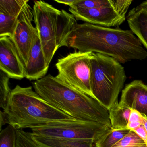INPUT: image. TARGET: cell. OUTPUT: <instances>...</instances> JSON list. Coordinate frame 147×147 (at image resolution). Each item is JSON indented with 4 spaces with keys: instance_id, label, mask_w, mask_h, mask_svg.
I'll return each mask as SVG.
<instances>
[{
    "instance_id": "cell-9",
    "label": "cell",
    "mask_w": 147,
    "mask_h": 147,
    "mask_svg": "<svg viewBox=\"0 0 147 147\" xmlns=\"http://www.w3.org/2000/svg\"><path fill=\"white\" fill-rule=\"evenodd\" d=\"M0 70L9 78H24V65L11 38L0 37Z\"/></svg>"
},
{
    "instance_id": "cell-31",
    "label": "cell",
    "mask_w": 147,
    "mask_h": 147,
    "mask_svg": "<svg viewBox=\"0 0 147 147\" xmlns=\"http://www.w3.org/2000/svg\"><path fill=\"white\" fill-rule=\"evenodd\" d=\"M147 147V144H144V145H143V146H141V147Z\"/></svg>"
},
{
    "instance_id": "cell-25",
    "label": "cell",
    "mask_w": 147,
    "mask_h": 147,
    "mask_svg": "<svg viewBox=\"0 0 147 147\" xmlns=\"http://www.w3.org/2000/svg\"><path fill=\"white\" fill-rule=\"evenodd\" d=\"M132 131L136 132L147 145V133L143 125H141L139 127Z\"/></svg>"
},
{
    "instance_id": "cell-30",
    "label": "cell",
    "mask_w": 147,
    "mask_h": 147,
    "mask_svg": "<svg viewBox=\"0 0 147 147\" xmlns=\"http://www.w3.org/2000/svg\"><path fill=\"white\" fill-rule=\"evenodd\" d=\"M142 124L143 125L147 133V118L144 116H142Z\"/></svg>"
},
{
    "instance_id": "cell-11",
    "label": "cell",
    "mask_w": 147,
    "mask_h": 147,
    "mask_svg": "<svg viewBox=\"0 0 147 147\" xmlns=\"http://www.w3.org/2000/svg\"><path fill=\"white\" fill-rule=\"evenodd\" d=\"M119 103L147 118V85L138 80L126 85L122 91Z\"/></svg>"
},
{
    "instance_id": "cell-8",
    "label": "cell",
    "mask_w": 147,
    "mask_h": 147,
    "mask_svg": "<svg viewBox=\"0 0 147 147\" xmlns=\"http://www.w3.org/2000/svg\"><path fill=\"white\" fill-rule=\"evenodd\" d=\"M32 9L27 3L24 7L11 39L14 43L24 66L28 62L38 32L32 24Z\"/></svg>"
},
{
    "instance_id": "cell-13",
    "label": "cell",
    "mask_w": 147,
    "mask_h": 147,
    "mask_svg": "<svg viewBox=\"0 0 147 147\" xmlns=\"http://www.w3.org/2000/svg\"><path fill=\"white\" fill-rule=\"evenodd\" d=\"M126 18L131 30L147 49V1L131 9Z\"/></svg>"
},
{
    "instance_id": "cell-16",
    "label": "cell",
    "mask_w": 147,
    "mask_h": 147,
    "mask_svg": "<svg viewBox=\"0 0 147 147\" xmlns=\"http://www.w3.org/2000/svg\"><path fill=\"white\" fill-rule=\"evenodd\" d=\"M19 17L0 12V37L12 38Z\"/></svg>"
},
{
    "instance_id": "cell-3",
    "label": "cell",
    "mask_w": 147,
    "mask_h": 147,
    "mask_svg": "<svg viewBox=\"0 0 147 147\" xmlns=\"http://www.w3.org/2000/svg\"><path fill=\"white\" fill-rule=\"evenodd\" d=\"M3 111L7 124L16 130L76 119L49 104L32 86L17 85L12 90L7 106Z\"/></svg>"
},
{
    "instance_id": "cell-24",
    "label": "cell",
    "mask_w": 147,
    "mask_h": 147,
    "mask_svg": "<svg viewBox=\"0 0 147 147\" xmlns=\"http://www.w3.org/2000/svg\"><path fill=\"white\" fill-rule=\"evenodd\" d=\"M112 7L120 17L125 19L127 11L132 3L131 0H110Z\"/></svg>"
},
{
    "instance_id": "cell-22",
    "label": "cell",
    "mask_w": 147,
    "mask_h": 147,
    "mask_svg": "<svg viewBox=\"0 0 147 147\" xmlns=\"http://www.w3.org/2000/svg\"><path fill=\"white\" fill-rule=\"evenodd\" d=\"M145 142L133 131H130L113 147H140Z\"/></svg>"
},
{
    "instance_id": "cell-26",
    "label": "cell",
    "mask_w": 147,
    "mask_h": 147,
    "mask_svg": "<svg viewBox=\"0 0 147 147\" xmlns=\"http://www.w3.org/2000/svg\"><path fill=\"white\" fill-rule=\"evenodd\" d=\"M139 122L142 123V115L137 111L131 110L129 122Z\"/></svg>"
},
{
    "instance_id": "cell-18",
    "label": "cell",
    "mask_w": 147,
    "mask_h": 147,
    "mask_svg": "<svg viewBox=\"0 0 147 147\" xmlns=\"http://www.w3.org/2000/svg\"><path fill=\"white\" fill-rule=\"evenodd\" d=\"M28 0H1L0 12L19 16Z\"/></svg>"
},
{
    "instance_id": "cell-28",
    "label": "cell",
    "mask_w": 147,
    "mask_h": 147,
    "mask_svg": "<svg viewBox=\"0 0 147 147\" xmlns=\"http://www.w3.org/2000/svg\"><path fill=\"white\" fill-rule=\"evenodd\" d=\"M7 124L6 116L4 113L3 111H1L0 112V126H1V131L2 130V127L3 125Z\"/></svg>"
},
{
    "instance_id": "cell-29",
    "label": "cell",
    "mask_w": 147,
    "mask_h": 147,
    "mask_svg": "<svg viewBox=\"0 0 147 147\" xmlns=\"http://www.w3.org/2000/svg\"><path fill=\"white\" fill-rule=\"evenodd\" d=\"M55 1L59 4L69 6L70 7L76 2V0H55Z\"/></svg>"
},
{
    "instance_id": "cell-14",
    "label": "cell",
    "mask_w": 147,
    "mask_h": 147,
    "mask_svg": "<svg viewBox=\"0 0 147 147\" xmlns=\"http://www.w3.org/2000/svg\"><path fill=\"white\" fill-rule=\"evenodd\" d=\"M32 135L35 142L41 147H93L95 146V142L92 140L44 137Z\"/></svg>"
},
{
    "instance_id": "cell-19",
    "label": "cell",
    "mask_w": 147,
    "mask_h": 147,
    "mask_svg": "<svg viewBox=\"0 0 147 147\" xmlns=\"http://www.w3.org/2000/svg\"><path fill=\"white\" fill-rule=\"evenodd\" d=\"M9 78L5 74L0 71V107L5 110L10 99L12 90L9 85Z\"/></svg>"
},
{
    "instance_id": "cell-7",
    "label": "cell",
    "mask_w": 147,
    "mask_h": 147,
    "mask_svg": "<svg viewBox=\"0 0 147 147\" xmlns=\"http://www.w3.org/2000/svg\"><path fill=\"white\" fill-rule=\"evenodd\" d=\"M93 54L75 51L58 59L56 63L58 74L56 77L94 98L91 89L90 61Z\"/></svg>"
},
{
    "instance_id": "cell-21",
    "label": "cell",
    "mask_w": 147,
    "mask_h": 147,
    "mask_svg": "<svg viewBox=\"0 0 147 147\" xmlns=\"http://www.w3.org/2000/svg\"><path fill=\"white\" fill-rule=\"evenodd\" d=\"M112 7L110 0H76L69 8L88 9Z\"/></svg>"
},
{
    "instance_id": "cell-27",
    "label": "cell",
    "mask_w": 147,
    "mask_h": 147,
    "mask_svg": "<svg viewBox=\"0 0 147 147\" xmlns=\"http://www.w3.org/2000/svg\"><path fill=\"white\" fill-rule=\"evenodd\" d=\"M142 124V123L139 122H129L127 125V129L130 130H133L136 128L139 127Z\"/></svg>"
},
{
    "instance_id": "cell-15",
    "label": "cell",
    "mask_w": 147,
    "mask_h": 147,
    "mask_svg": "<svg viewBox=\"0 0 147 147\" xmlns=\"http://www.w3.org/2000/svg\"><path fill=\"white\" fill-rule=\"evenodd\" d=\"M131 111L130 108L120 103L109 110V117L112 129H127Z\"/></svg>"
},
{
    "instance_id": "cell-32",
    "label": "cell",
    "mask_w": 147,
    "mask_h": 147,
    "mask_svg": "<svg viewBox=\"0 0 147 147\" xmlns=\"http://www.w3.org/2000/svg\"></svg>"
},
{
    "instance_id": "cell-4",
    "label": "cell",
    "mask_w": 147,
    "mask_h": 147,
    "mask_svg": "<svg viewBox=\"0 0 147 147\" xmlns=\"http://www.w3.org/2000/svg\"><path fill=\"white\" fill-rule=\"evenodd\" d=\"M32 13L42 50L49 66L59 48L68 47V39L77 20L71 13L42 1H34Z\"/></svg>"
},
{
    "instance_id": "cell-23",
    "label": "cell",
    "mask_w": 147,
    "mask_h": 147,
    "mask_svg": "<svg viewBox=\"0 0 147 147\" xmlns=\"http://www.w3.org/2000/svg\"><path fill=\"white\" fill-rule=\"evenodd\" d=\"M16 147H41L33 139L32 132L23 129L16 130Z\"/></svg>"
},
{
    "instance_id": "cell-12",
    "label": "cell",
    "mask_w": 147,
    "mask_h": 147,
    "mask_svg": "<svg viewBox=\"0 0 147 147\" xmlns=\"http://www.w3.org/2000/svg\"><path fill=\"white\" fill-rule=\"evenodd\" d=\"M49 66L45 60L37 33L28 62L24 66V77L30 81L38 80L46 76Z\"/></svg>"
},
{
    "instance_id": "cell-20",
    "label": "cell",
    "mask_w": 147,
    "mask_h": 147,
    "mask_svg": "<svg viewBox=\"0 0 147 147\" xmlns=\"http://www.w3.org/2000/svg\"><path fill=\"white\" fill-rule=\"evenodd\" d=\"M16 129L12 125H8L7 127L1 131L0 147H16Z\"/></svg>"
},
{
    "instance_id": "cell-6",
    "label": "cell",
    "mask_w": 147,
    "mask_h": 147,
    "mask_svg": "<svg viewBox=\"0 0 147 147\" xmlns=\"http://www.w3.org/2000/svg\"><path fill=\"white\" fill-rule=\"evenodd\" d=\"M32 135L38 136L97 142L112 129L102 124L75 119L59 121L32 128Z\"/></svg>"
},
{
    "instance_id": "cell-2",
    "label": "cell",
    "mask_w": 147,
    "mask_h": 147,
    "mask_svg": "<svg viewBox=\"0 0 147 147\" xmlns=\"http://www.w3.org/2000/svg\"><path fill=\"white\" fill-rule=\"evenodd\" d=\"M35 91L54 107L78 120L112 129L109 111L95 99L51 74L33 83Z\"/></svg>"
},
{
    "instance_id": "cell-10",
    "label": "cell",
    "mask_w": 147,
    "mask_h": 147,
    "mask_svg": "<svg viewBox=\"0 0 147 147\" xmlns=\"http://www.w3.org/2000/svg\"><path fill=\"white\" fill-rule=\"evenodd\" d=\"M69 11L77 20L104 27L119 26L125 20L119 16L112 7L88 9L69 8Z\"/></svg>"
},
{
    "instance_id": "cell-5",
    "label": "cell",
    "mask_w": 147,
    "mask_h": 147,
    "mask_svg": "<svg viewBox=\"0 0 147 147\" xmlns=\"http://www.w3.org/2000/svg\"><path fill=\"white\" fill-rule=\"evenodd\" d=\"M91 89L94 98L108 111L118 104L126 80L124 68L113 57L93 53L91 61Z\"/></svg>"
},
{
    "instance_id": "cell-17",
    "label": "cell",
    "mask_w": 147,
    "mask_h": 147,
    "mask_svg": "<svg viewBox=\"0 0 147 147\" xmlns=\"http://www.w3.org/2000/svg\"><path fill=\"white\" fill-rule=\"evenodd\" d=\"M130 130L128 129L111 130L95 142V147H113Z\"/></svg>"
},
{
    "instance_id": "cell-1",
    "label": "cell",
    "mask_w": 147,
    "mask_h": 147,
    "mask_svg": "<svg viewBox=\"0 0 147 147\" xmlns=\"http://www.w3.org/2000/svg\"><path fill=\"white\" fill-rule=\"evenodd\" d=\"M68 47L81 52L99 53L120 63L147 58V51L131 30L77 24L67 41Z\"/></svg>"
}]
</instances>
